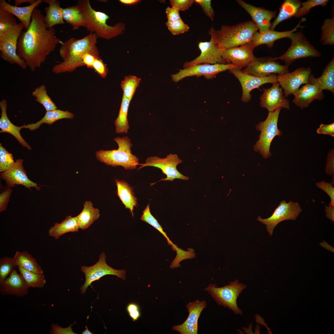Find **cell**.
Returning a JSON list of instances; mask_svg holds the SVG:
<instances>
[{
  "instance_id": "obj_1",
  "label": "cell",
  "mask_w": 334,
  "mask_h": 334,
  "mask_svg": "<svg viewBox=\"0 0 334 334\" xmlns=\"http://www.w3.org/2000/svg\"><path fill=\"white\" fill-rule=\"evenodd\" d=\"M63 42L56 36L54 28H46L44 16L40 10L35 8L29 27L18 39L17 53L34 72L40 67L57 45Z\"/></svg>"
},
{
  "instance_id": "obj_2",
  "label": "cell",
  "mask_w": 334,
  "mask_h": 334,
  "mask_svg": "<svg viewBox=\"0 0 334 334\" xmlns=\"http://www.w3.org/2000/svg\"><path fill=\"white\" fill-rule=\"evenodd\" d=\"M97 37L95 33H90L83 38H71L61 44L59 52L63 61L54 66L52 71L56 74L71 72L77 68L84 66L82 57L90 53L99 57L96 46Z\"/></svg>"
},
{
  "instance_id": "obj_3",
  "label": "cell",
  "mask_w": 334,
  "mask_h": 334,
  "mask_svg": "<svg viewBox=\"0 0 334 334\" xmlns=\"http://www.w3.org/2000/svg\"><path fill=\"white\" fill-rule=\"evenodd\" d=\"M258 31L251 21L233 26L223 25L219 30L213 28L217 45L221 50L237 47L251 42L259 33Z\"/></svg>"
},
{
  "instance_id": "obj_4",
  "label": "cell",
  "mask_w": 334,
  "mask_h": 334,
  "mask_svg": "<svg viewBox=\"0 0 334 334\" xmlns=\"http://www.w3.org/2000/svg\"><path fill=\"white\" fill-rule=\"evenodd\" d=\"M82 11L85 18L86 28L90 33H95L97 37L109 39L122 34L125 25L118 23L114 26L106 23L109 16L105 13L94 10L89 0H79L77 4Z\"/></svg>"
},
{
  "instance_id": "obj_5",
  "label": "cell",
  "mask_w": 334,
  "mask_h": 334,
  "mask_svg": "<svg viewBox=\"0 0 334 334\" xmlns=\"http://www.w3.org/2000/svg\"><path fill=\"white\" fill-rule=\"evenodd\" d=\"M117 143V149L101 150L96 152L97 159L106 165L113 167L122 166L126 170L135 169L139 165V159L131 153L132 144L129 138L126 136L114 139Z\"/></svg>"
},
{
  "instance_id": "obj_6",
  "label": "cell",
  "mask_w": 334,
  "mask_h": 334,
  "mask_svg": "<svg viewBox=\"0 0 334 334\" xmlns=\"http://www.w3.org/2000/svg\"><path fill=\"white\" fill-rule=\"evenodd\" d=\"M281 108H279L273 112H268L265 120L256 126V129L261 133L259 140L253 146V150L255 152H259L264 158L267 159L271 156L270 148L274 138L276 136L280 137L282 135V131L277 126L279 116Z\"/></svg>"
},
{
  "instance_id": "obj_7",
  "label": "cell",
  "mask_w": 334,
  "mask_h": 334,
  "mask_svg": "<svg viewBox=\"0 0 334 334\" xmlns=\"http://www.w3.org/2000/svg\"><path fill=\"white\" fill-rule=\"evenodd\" d=\"M291 44L287 50L282 55L272 59L283 60L286 65L289 66L296 60L307 57H319L321 53L311 44L302 32L296 31L291 33L288 37Z\"/></svg>"
},
{
  "instance_id": "obj_8",
  "label": "cell",
  "mask_w": 334,
  "mask_h": 334,
  "mask_svg": "<svg viewBox=\"0 0 334 334\" xmlns=\"http://www.w3.org/2000/svg\"><path fill=\"white\" fill-rule=\"evenodd\" d=\"M246 287L236 280L222 287H218L214 284H210L205 289L219 305L228 307L236 314H242L241 310L238 307L237 299Z\"/></svg>"
},
{
  "instance_id": "obj_9",
  "label": "cell",
  "mask_w": 334,
  "mask_h": 334,
  "mask_svg": "<svg viewBox=\"0 0 334 334\" xmlns=\"http://www.w3.org/2000/svg\"><path fill=\"white\" fill-rule=\"evenodd\" d=\"M24 29V27L21 22L13 29L0 35V57L10 64H16L24 69L27 67L26 63L17 53L18 40Z\"/></svg>"
},
{
  "instance_id": "obj_10",
  "label": "cell",
  "mask_w": 334,
  "mask_h": 334,
  "mask_svg": "<svg viewBox=\"0 0 334 334\" xmlns=\"http://www.w3.org/2000/svg\"><path fill=\"white\" fill-rule=\"evenodd\" d=\"M106 256L104 252L100 254L98 261L94 265L90 266H82L81 271L85 276V282L80 287L82 294L86 293L88 286L91 285L94 281L99 280L105 275H109L116 276L123 280H125L126 271L124 270H116L108 265L106 262Z\"/></svg>"
},
{
  "instance_id": "obj_11",
  "label": "cell",
  "mask_w": 334,
  "mask_h": 334,
  "mask_svg": "<svg viewBox=\"0 0 334 334\" xmlns=\"http://www.w3.org/2000/svg\"><path fill=\"white\" fill-rule=\"evenodd\" d=\"M302 211L298 202L290 200L287 203L285 200H282L270 217L263 219L259 216L257 220L266 225L268 234L272 236L274 229L277 224L285 220H296Z\"/></svg>"
},
{
  "instance_id": "obj_12",
  "label": "cell",
  "mask_w": 334,
  "mask_h": 334,
  "mask_svg": "<svg viewBox=\"0 0 334 334\" xmlns=\"http://www.w3.org/2000/svg\"><path fill=\"white\" fill-rule=\"evenodd\" d=\"M182 162V161L176 154L170 153L164 158L153 156L148 158L145 163L139 164L140 166L138 169L146 166H152L160 169L166 177L160 181H172L175 179L188 180L189 178L182 174L177 169V165Z\"/></svg>"
},
{
  "instance_id": "obj_13",
  "label": "cell",
  "mask_w": 334,
  "mask_h": 334,
  "mask_svg": "<svg viewBox=\"0 0 334 334\" xmlns=\"http://www.w3.org/2000/svg\"><path fill=\"white\" fill-rule=\"evenodd\" d=\"M208 33L211 36L210 40L208 41H200L198 44V47L200 51V55L193 60L185 63L184 68L201 64H228L222 57L221 50L218 46L213 28H210Z\"/></svg>"
},
{
  "instance_id": "obj_14",
  "label": "cell",
  "mask_w": 334,
  "mask_h": 334,
  "mask_svg": "<svg viewBox=\"0 0 334 334\" xmlns=\"http://www.w3.org/2000/svg\"><path fill=\"white\" fill-rule=\"evenodd\" d=\"M238 68L231 64L207 63L196 64L180 70L177 73L171 75L172 80L178 82L185 78L193 76H204L206 78H213L218 73L227 70Z\"/></svg>"
},
{
  "instance_id": "obj_15",
  "label": "cell",
  "mask_w": 334,
  "mask_h": 334,
  "mask_svg": "<svg viewBox=\"0 0 334 334\" xmlns=\"http://www.w3.org/2000/svg\"><path fill=\"white\" fill-rule=\"evenodd\" d=\"M289 66L281 65L270 57H255L242 71L254 76L265 77L271 74L280 75L289 72Z\"/></svg>"
},
{
  "instance_id": "obj_16",
  "label": "cell",
  "mask_w": 334,
  "mask_h": 334,
  "mask_svg": "<svg viewBox=\"0 0 334 334\" xmlns=\"http://www.w3.org/2000/svg\"><path fill=\"white\" fill-rule=\"evenodd\" d=\"M239 81L242 89V101L247 103L251 99V91L258 88L265 84L277 82V76L275 74H271L265 77L254 76L243 72L237 68H234L229 70Z\"/></svg>"
},
{
  "instance_id": "obj_17",
  "label": "cell",
  "mask_w": 334,
  "mask_h": 334,
  "mask_svg": "<svg viewBox=\"0 0 334 334\" xmlns=\"http://www.w3.org/2000/svg\"><path fill=\"white\" fill-rule=\"evenodd\" d=\"M311 71L310 67H300L291 72L277 76V82L284 90L285 97L293 95L302 84L308 83Z\"/></svg>"
},
{
  "instance_id": "obj_18",
  "label": "cell",
  "mask_w": 334,
  "mask_h": 334,
  "mask_svg": "<svg viewBox=\"0 0 334 334\" xmlns=\"http://www.w3.org/2000/svg\"><path fill=\"white\" fill-rule=\"evenodd\" d=\"M255 47L252 41L237 47L221 50L222 58L228 64L236 66L241 70L246 68L254 59Z\"/></svg>"
},
{
  "instance_id": "obj_19",
  "label": "cell",
  "mask_w": 334,
  "mask_h": 334,
  "mask_svg": "<svg viewBox=\"0 0 334 334\" xmlns=\"http://www.w3.org/2000/svg\"><path fill=\"white\" fill-rule=\"evenodd\" d=\"M280 86L277 82L273 83L270 88H263V93L260 97V105L267 109L268 112H273L279 108L290 109L289 101L285 97Z\"/></svg>"
},
{
  "instance_id": "obj_20",
  "label": "cell",
  "mask_w": 334,
  "mask_h": 334,
  "mask_svg": "<svg viewBox=\"0 0 334 334\" xmlns=\"http://www.w3.org/2000/svg\"><path fill=\"white\" fill-rule=\"evenodd\" d=\"M23 160L20 159L17 160L11 167L2 172L1 178L6 181L10 187L21 185L29 189L35 187L39 190L41 188L38 186V185L28 178L23 165Z\"/></svg>"
},
{
  "instance_id": "obj_21",
  "label": "cell",
  "mask_w": 334,
  "mask_h": 334,
  "mask_svg": "<svg viewBox=\"0 0 334 334\" xmlns=\"http://www.w3.org/2000/svg\"><path fill=\"white\" fill-rule=\"evenodd\" d=\"M236 2L250 15L252 21L258 28L259 33L262 32L270 29L271 21L276 17V11L256 7L246 3L242 0H237Z\"/></svg>"
},
{
  "instance_id": "obj_22",
  "label": "cell",
  "mask_w": 334,
  "mask_h": 334,
  "mask_svg": "<svg viewBox=\"0 0 334 334\" xmlns=\"http://www.w3.org/2000/svg\"><path fill=\"white\" fill-rule=\"evenodd\" d=\"M206 303L204 300H197L190 302L186 306L189 315L182 324L174 326L172 329L181 334H197L198 320L201 312L205 308Z\"/></svg>"
},
{
  "instance_id": "obj_23",
  "label": "cell",
  "mask_w": 334,
  "mask_h": 334,
  "mask_svg": "<svg viewBox=\"0 0 334 334\" xmlns=\"http://www.w3.org/2000/svg\"><path fill=\"white\" fill-rule=\"evenodd\" d=\"M293 95L294 98L293 102L302 109L307 108L314 100H321L324 96L323 91L319 86L310 81L299 88Z\"/></svg>"
},
{
  "instance_id": "obj_24",
  "label": "cell",
  "mask_w": 334,
  "mask_h": 334,
  "mask_svg": "<svg viewBox=\"0 0 334 334\" xmlns=\"http://www.w3.org/2000/svg\"><path fill=\"white\" fill-rule=\"evenodd\" d=\"M0 291L3 295H14L16 297L26 295L28 287L19 273L14 269L9 276L0 283Z\"/></svg>"
},
{
  "instance_id": "obj_25",
  "label": "cell",
  "mask_w": 334,
  "mask_h": 334,
  "mask_svg": "<svg viewBox=\"0 0 334 334\" xmlns=\"http://www.w3.org/2000/svg\"><path fill=\"white\" fill-rule=\"evenodd\" d=\"M0 107L1 112L0 118V133L6 132L14 136L23 147H26L29 150H31V147L23 138L20 132L22 129L25 128L26 125L24 124L21 126H17L11 122L6 113L7 102L6 100L4 99L1 100L0 101Z\"/></svg>"
},
{
  "instance_id": "obj_26",
  "label": "cell",
  "mask_w": 334,
  "mask_h": 334,
  "mask_svg": "<svg viewBox=\"0 0 334 334\" xmlns=\"http://www.w3.org/2000/svg\"><path fill=\"white\" fill-rule=\"evenodd\" d=\"M42 2L43 0H37L33 4L27 6L19 7L11 5L5 0H0V8L10 12L17 17L24 25L25 30H26L30 24L34 10Z\"/></svg>"
},
{
  "instance_id": "obj_27",
  "label": "cell",
  "mask_w": 334,
  "mask_h": 334,
  "mask_svg": "<svg viewBox=\"0 0 334 334\" xmlns=\"http://www.w3.org/2000/svg\"><path fill=\"white\" fill-rule=\"evenodd\" d=\"M306 20L305 18H302L297 25L293 29L288 31L278 32L269 29L261 33H259L252 41L255 48L260 45L265 44L269 48H272L276 40L286 38L292 32L298 31V28L303 27L301 23Z\"/></svg>"
},
{
  "instance_id": "obj_28",
  "label": "cell",
  "mask_w": 334,
  "mask_h": 334,
  "mask_svg": "<svg viewBox=\"0 0 334 334\" xmlns=\"http://www.w3.org/2000/svg\"><path fill=\"white\" fill-rule=\"evenodd\" d=\"M43 2L49 4L44 9V21L46 28L49 29L56 25L65 24L60 2L56 0H43Z\"/></svg>"
},
{
  "instance_id": "obj_29",
  "label": "cell",
  "mask_w": 334,
  "mask_h": 334,
  "mask_svg": "<svg viewBox=\"0 0 334 334\" xmlns=\"http://www.w3.org/2000/svg\"><path fill=\"white\" fill-rule=\"evenodd\" d=\"M115 181L118 196L125 208L130 210L133 216L134 208L137 206V201L133 187L124 181L115 179Z\"/></svg>"
},
{
  "instance_id": "obj_30",
  "label": "cell",
  "mask_w": 334,
  "mask_h": 334,
  "mask_svg": "<svg viewBox=\"0 0 334 334\" xmlns=\"http://www.w3.org/2000/svg\"><path fill=\"white\" fill-rule=\"evenodd\" d=\"M316 84L322 90H326L334 93V58L333 57L323 70L321 75L316 78L311 74L308 80Z\"/></svg>"
},
{
  "instance_id": "obj_31",
  "label": "cell",
  "mask_w": 334,
  "mask_h": 334,
  "mask_svg": "<svg viewBox=\"0 0 334 334\" xmlns=\"http://www.w3.org/2000/svg\"><path fill=\"white\" fill-rule=\"evenodd\" d=\"M302 2L299 0H285L280 8L279 14L271 23L270 29L274 30L282 21L295 16L300 7Z\"/></svg>"
},
{
  "instance_id": "obj_32",
  "label": "cell",
  "mask_w": 334,
  "mask_h": 334,
  "mask_svg": "<svg viewBox=\"0 0 334 334\" xmlns=\"http://www.w3.org/2000/svg\"><path fill=\"white\" fill-rule=\"evenodd\" d=\"M77 216H67L60 223H56L48 231L49 236L57 239L62 235L69 232H78L79 229Z\"/></svg>"
},
{
  "instance_id": "obj_33",
  "label": "cell",
  "mask_w": 334,
  "mask_h": 334,
  "mask_svg": "<svg viewBox=\"0 0 334 334\" xmlns=\"http://www.w3.org/2000/svg\"><path fill=\"white\" fill-rule=\"evenodd\" d=\"M77 216L79 228L84 230L99 218L100 211L93 207L91 201H86L82 211Z\"/></svg>"
},
{
  "instance_id": "obj_34",
  "label": "cell",
  "mask_w": 334,
  "mask_h": 334,
  "mask_svg": "<svg viewBox=\"0 0 334 334\" xmlns=\"http://www.w3.org/2000/svg\"><path fill=\"white\" fill-rule=\"evenodd\" d=\"M62 12L64 20L72 26L73 30L78 29L80 27L86 28L84 15L77 5L62 8Z\"/></svg>"
},
{
  "instance_id": "obj_35",
  "label": "cell",
  "mask_w": 334,
  "mask_h": 334,
  "mask_svg": "<svg viewBox=\"0 0 334 334\" xmlns=\"http://www.w3.org/2000/svg\"><path fill=\"white\" fill-rule=\"evenodd\" d=\"M74 115L70 112L58 109L46 111L43 117L34 123L29 124L26 125L25 128L30 131H34L38 128L42 124L50 125L56 121L62 119H72Z\"/></svg>"
},
{
  "instance_id": "obj_36",
  "label": "cell",
  "mask_w": 334,
  "mask_h": 334,
  "mask_svg": "<svg viewBox=\"0 0 334 334\" xmlns=\"http://www.w3.org/2000/svg\"><path fill=\"white\" fill-rule=\"evenodd\" d=\"M13 258L17 267L35 273H43L41 267L35 259L26 251H16Z\"/></svg>"
},
{
  "instance_id": "obj_37",
  "label": "cell",
  "mask_w": 334,
  "mask_h": 334,
  "mask_svg": "<svg viewBox=\"0 0 334 334\" xmlns=\"http://www.w3.org/2000/svg\"><path fill=\"white\" fill-rule=\"evenodd\" d=\"M131 101L123 96L119 114L114 121L116 133L127 134L128 132L129 126L127 116Z\"/></svg>"
},
{
  "instance_id": "obj_38",
  "label": "cell",
  "mask_w": 334,
  "mask_h": 334,
  "mask_svg": "<svg viewBox=\"0 0 334 334\" xmlns=\"http://www.w3.org/2000/svg\"><path fill=\"white\" fill-rule=\"evenodd\" d=\"M19 273L22 276L28 288H42L46 283L43 273H38L28 271L18 267Z\"/></svg>"
},
{
  "instance_id": "obj_39",
  "label": "cell",
  "mask_w": 334,
  "mask_h": 334,
  "mask_svg": "<svg viewBox=\"0 0 334 334\" xmlns=\"http://www.w3.org/2000/svg\"><path fill=\"white\" fill-rule=\"evenodd\" d=\"M35 101L42 105L46 111L57 109V108L47 93L46 87L42 85L34 89L32 93Z\"/></svg>"
},
{
  "instance_id": "obj_40",
  "label": "cell",
  "mask_w": 334,
  "mask_h": 334,
  "mask_svg": "<svg viewBox=\"0 0 334 334\" xmlns=\"http://www.w3.org/2000/svg\"><path fill=\"white\" fill-rule=\"evenodd\" d=\"M320 42L323 45H334V16L325 19L321 27Z\"/></svg>"
},
{
  "instance_id": "obj_41",
  "label": "cell",
  "mask_w": 334,
  "mask_h": 334,
  "mask_svg": "<svg viewBox=\"0 0 334 334\" xmlns=\"http://www.w3.org/2000/svg\"><path fill=\"white\" fill-rule=\"evenodd\" d=\"M142 212L143 214L141 216L140 220L150 225L162 234L166 238L168 244L171 246L173 250L174 251L177 246L169 239L166 233L164 231L161 225L152 214L150 210L149 204L147 205Z\"/></svg>"
},
{
  "instance_id": "obj_42",
  "label": "cell",
  "mask_w": 334,
  "mask_h": 334,
  "mask_svg": "<svg viewBox=\"0 0 334 334\" xmlns=\"http://www.w3.org/2000/svg\"><path fill=\"white\" fill-rule=\"evenodd\" d=\"M141 80L140 78L134 75L126 76L121 84L123 91V96L131 101L139 85Z\"/></svg>"
},
{
  "instance_id": "obj_43",
  "label": "cell",
  "mask_w": 334,
  "mask_h": 334,
  "mask_svg": "<svg viewBox=\"0 0 334 334\" xmlns=\"http://www.w3.org/2000/svg\"><path fill=\"white\" fill-rule=\"evenodd\" d=\"M18 24L14 15L0 8V35L13 29Z\"/></svg>"
},
{
  "instance_id": "obj_44",
  "label": "cell",
  "mask_w": 334,
  "mask_h": 334,
  "mask_svg": "<svg viewBox=\"0 0 334 334\" xmlns=\"http://www.w3.org/2000/svg\"><path fill=\"white\" fill-rule=\"evenodd\" d=\"M17 266L13 258L5 257L0 259V283L4 280Z\"/></svg>"
},
{
  "instance_id": "obj_45",
  "label": "cell",
  "mask_w": 334,
  "mask_h": 334,
  "mask_svg": "<svg viewBox=\"0 0 334 334\" xmlns=\"http://www.w3.org/2000/svg\"><path fill=\"white\" fill-rule=\"evenodd\" d=\"M329 1L328 0H308L302 2L301 6L294 17L298 18L307 15L310 9L314 7L318 6L324 7L327 5Z\"/></svg>"
},
{
  "instance_id": "obj_46",
  "label": "cell",
  "mask_w": 334,
  "mask_h": 334,
  "mask_svg": "<svg viewBox=\"0 0 334 334\" xmlns=\"http://www.w3.org/2000/svg\"><path fill=\"white\" fill-rule=\"evenodd\" d=\"M187 250V251H185L178 247H177L175 250L176 256L170 266L171 268L180 267V263L182 261L187 259H192L195 257V254L193 248H188Z\"/></svg>"
},
{
  "instance_id": "obj_47",
  "label": "cell",
  "mask_w": 334,
  "mask_h": 334,
  "mask_svg": "<svg viewBox=\"0 0 334 334\" xmlns=\"http://www.w3.org/2000/svg\"><path fill=\"white\" fill-rule=\"evenodd\" d=\"M13 156L1 143L0 144V172H3L11 167L15 164Z\"/></svg>"
},
{
  "instance_id": "obj_48",
  "label": "cell",
  "mask_w": 334,
  "mask_h": 334,
  "mask_svg": "<svg viewBox=\"0 0 334 334\" xmlns=\"http://www.w3.org/2000/svg\"><path fill=\"white\" fill-rule=\"evenodd\" d=\"M166 25L168 30L173 35H177L188 32V25L185 23L181 19L175 21L168 20Z\"/></svg>"
},
{
  "instance_id": "obj_49",
  "label": "cell",
  "mask_w": 334,
  "mask_h": 334,
  "mask_svg": "<svg viewBox=\"0 0 334 334\" xmlns=\"http://www.w3.org/2000/svg\"><path fill=\"white\" fill-rule=\"evenodd\" d=\"M317 187L326 193L329 196L331 202L328 205L334 207V187L333 184L324 181L316 182Z\"/></svg>"
},
{
  "instance_id": "obj_50",
  "label": "cell",
  "mask_w": 334,
  "mask_h": 334,
  "mask_svg": "<svg viewBox=\"0 0 334 334\" xmlns=\"http://www.w3.org/2000/svg\"><path fill=\"white\" fill-rule=\"evenodd\" d=\"M194 1L200 5L206 15L213 21L215 13L211 6V0H195Z\"/></svg>"
},
{
  "instance_id": "obj_51",
  "label": "cell",
  "mask_w": 334,
  "mask_h": 334,
  "mask_svg": "<svg viewBox=\"0 0 334 334\" xmlns=\"http://www.w3.org/2000/svg\"><path fill=\"white\" fill-rule=\"evenodd\" d=\"M126 310L133 321H135L140 318L141 313L140 307L136 303H129L126 306Z\"/></svg>"
},
{
  "instance_id": "obj_52",
  "label": "cell",
  "mask_w": 334,
  "mask_h": 334,
  "mask_svg": "<svg viewBox=\"0 0 334 334\" xmlns=\"http://www.w3.org/2000/svg\"><path fill=\"white\" fill-rule=\"evenodd\" d=\"M170 4L179 11H185L188 9L193 4V0H170Z\"/></svg>"
},
{
  "instance_id": "obj_53",
  "label": "cell",
  "mask_w": 334,
  "mask_h": 334,
  "mask_svg": "<svg viewBox=\"0 0 334 334\" xmlns=\"http://www.w3.org/2000/svg\"><path fill=\"white\" fill-rule=\"evenodd\" d=\"M93 68L103 78L106 77L108 71L106 65L100 58H96L93 64Z\"/></svg>"
},
{
  "instance_id": "obj_54",
  "label": "cell",
  "mask_w": 334,
  "mask_h": 334,
  "mask_svg": "<svg viewBox=\"0 0 334 334\" xmlns=\"http://www.w3.org/2000/svg\"><path fill=\"white\" fill-rule=\"evenodd\" d=\"M326 173L330 176L334 174V149L332 148L328 154L326 165L325 168Z\"/></svg>"
},
{
  "instance_id": "obj_55",
  "label": "cell",
  "mask_w": 334,
  "mask_h": 334,
  "mask_svg": "<svg viewBox=\"0 0 334 334\" xmlns=\"http://www.w3.org/2000/svg\"><path fill=\"white\" fill-rule=\"evenodd\" d=\"M12 192L10 188L6 189L0 194V212L5 211L9 200L10 197Z\"/></svg>"
},
{
  "instance_id": "obj_56",
  "label": "cell",
  "mask_w": 334,
  "mask_h": 334,
  "mask_svg": "<svg viewBox=\"0 0 334 334\" xmlns=\"http://www.w3.org/2000/svg\"><path fill=\"white\" fill-rule=\"evenodd\" d=\"M317 133L318 134H325L334 137V123L329 124H321L317 129Z\"/></svg>"
},
{
  "instance_id": "obj_57",
  "label": "cell",
  "mask_w": 334,
  "mask_h": 334,
  "mask_svg": "<svg viewBox=\"0 0 334 334\" xmlns=\"http://www.w3.org/2000/svg\"><path fill=\"white\" fill-rule=\"evenodd\" d=\"M179 11L178 10L173 7L168 6L165 9L168 20L173 21L181 19Z\"/></svg>"
},
{
  "instance_id": "obj_58",
  "label": "cell",
  "mask_w": 334,
  "mask_h": 334,
  "mask_svg": "<svg viewBox=\"0 0 334 334\" xmlns=\"http://www.w3.org/2000/svg\"><path fill=\"white\" fill-rule=\"evenodd\" d=\"M99 57L90 53H87L82 57V60L84 66L89 68H93V64L95 60Z\"/></svg>"
},
{
  "instance_id": "obj_59",
  "label": "cell",
  "mask_w": 334,
  "mask_h": 334,
  "mask_svg": "<svg viewBox=\"0 0 334 334\" xmlns=\"http://www.w3.org/2000/svg\"><path fill=\"white\" fill-rule=\"evenodd\" d=\"M325 210L326 217L333 222L334 221V207L325 206Z\"/></svg>"
},
{
  "instance_id": "obj_60",
  "label": "cell",
  "mask_w": 334,
  "mask_h": 334,
  "mask_svg": "<svg viewBox=\"0 0 334 334\" xmlns=\"http://www.w3.org/2000/svg\"><path fill=\"white\" fill-rule=\"evenodd\" d=\"M36 1L35 0H15V6H18L24 3H28L31 5L35 3Z\"/></svg>"
},
{
  "instance_id": "obj_61",
  "label": "cell",
  "mask_w": 334,
  "mask_h": 334,
  "mask_svg": "<svg viewBox=\"0 0 334 334\" xmlns=\"http://www.w3.org/2000/svg\"><path fill=\"white\" fill-rule=\"evenodd\" d=\"M119 1L123 4L131 5L139 3L141 2V1L139 0H119Z\"/></svg>"
},
{
  "instance_id": "obj_62",
  "label": "cell",
  "mask_w": 334,
  "mask_h": 334,
  "mask_svg": "<svg viewBox=\"0 0 334 334\" xmlns=\"http://www.w3.org/2000/svg\"><path fill=\"white\" fill-rule=\"evenodd\" d=\"M86 329L83 332H82V334H93V333H92V332H91L90 331L88 330V327L87 326H86Z\"/></svg>"
}]
</instances>
